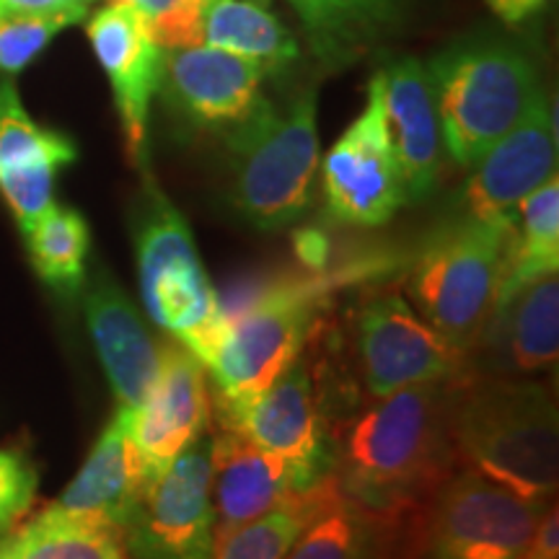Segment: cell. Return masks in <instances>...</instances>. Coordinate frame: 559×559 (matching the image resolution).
Listing matches in <instances>:
<instances>
[{
	"label": "cell",
	"instance_id": "6da1fadb",
	"mask_svg": "<svg viewBox=\"0 0 559 559\" xmlns=\"http://www.w3.org/2000/svg\"><path fill=\"white\" fill-rule=\"evenodd\" d=\"M456 381V379H453ZM451 381L419 383L332 423V469L342 492L379 513H407L456 469Z\"/></svg>",
	"mask_w": 559,
	"mask_h": 559
},
{
	"label": "cell",
	"instance_id": "7a4b0ae2",
	"mask_svg": "<svg viewBox=\"0 0 559 559\" xmlns=\"http://www.w3.org/2000/svg\"><path fill=\"white\" fill-rule=\"evenodd\" d=\"M449 428L459 466L526 500H555L559 417L547 383L461 376L451 381Z\"/></svg>",
	"mask_w": 559,
	"mask_h": 559
},
{
	"label": "cell",
	"instance_id": "3957f363",
	"mask_svg": "<svg viewBox=\"0 0 559 559\" xmlns=\"http://www.w3.org/2000/svg\"><path fill=\"white\" fill-rule=\"evenodd\" d=\"M230 202L254 228L296 223L311 205L321 169L317 88H306L285 109L264 99L247 122L226 132Z\"/></svg>",
	"mask_w": 559,
	"mask_h": 559
},
{
	"label": "cell",
	"instance_id": "277c9868",
	"mask_svg": "<svg viewBox=\"0 0 559 559\" xmlns=\"http://www.w3.org/2000/svg\"><path fill=\"white\" fill-rule=\"evenodd\" d=\"M319 298V285L300 280L272 283L239 309H223L226 330L205 366L210 409L223 430L298 360L317 330Z\"/></svg>",
	"mask_w": 559,
	"mask_h": 559
},
{
	"label": "cell",
	"instance_id": "5b68a950",
	"mask_svg": "<svg viewBox=\"0 0 559 559\" xmlns=\"http://www.w3.org/2000/svg\"><path fill=\"white\" fill-rule=\"evenodd\" d=\"M510 228L456 215L432 230L409 267V304L464 358L492 311Z\"/></svg>",
	"mask_w": 559,
	"mask_h": 559
},
{
	"label": "cell",
	"instance_id": "8992f818",
	"mask_svg": "<svg viewBox=\"0 0 559 559\" xmlns=\"http://www.w3.org/2000/svg\"><path fill=\"white\" fill-rule=\"evenodd\" d=\"M445 153L472 169L519 124L544 86L526 55L506 45H472L428 66Z\"/></svg>",
	"mask_w": 559,
	"mask_h": 559
},
{
	"label": "cell",
	"instance_id": "52a82bcc",
	"mask_svg": "<svg viewBox=\"0 0 559 559\" xmlns=\"http://www.w3.org/2000/svg\"><path fill=\"white\" fill-rule=\"evenodd\" d=\"M140 298L151 321L207 366L226 330L223 304L194 247L190 223L156 185L138 218Z\"/></svg>",
	"mask_w": 559,
	"mask_h": 559
},
{
	"label": "cell",
	"instance_id": "ba28073f",
	"mask_svg": "<svg viewBox=\"0 0 559 559\" xmlns=\"http://www.w3.org/2000/svg\"><path fill=\"white\" fill-rule=\"evenodd\" d=\"M549 502L456 466L412 513L409 559H519Z\"/></svg>",
	"mask_w": 559,
	"mask_h": 559
},
{
	"label": "cell",
	"instance_id": "9c48e42d",
	"mask_svg": "<svg viewBox=\"0 0 559 559\" xmlns=\"http://www.w3.org/2000/svg\"><path fill=\"white\" fill-rule=\"evenodd\" d=\"M353 347L360 381L373 400L419 383L466 376L464 355L396 290L373 293L358 306Z\"/></svg>",
	"mask_w": 559,
	"mask_h": 559
},
{
	"label": "cell",
	"instance_id": "30bf717a",
	"mask_svg": "<svg viewBox=\"0 0 559 559\" xmlns=\"http://www.w3.org/2000/svg\"><path fill=\"white\" fill-rule=\"evenodd\" d=\"M215 513L210 500V438L156 474L124 526L132 559H213Z\"/></svg>",
	"mask_w": 559,
	"mask_h": 559
},
{
	"label": "cell",
	"instance_id": "8fae6325",
	"mask_svg": "<svg viewBox=\"0 0 559 559\" xmlns=\"http://www.w3.org/2000/svg\"><path fill=\"white\" fill-rule=\"evenodd\" d=\"M321 177L332 218L347 226H383L409 202L383 122L379 73L370 79L366 111L326 153Z\"/></svg>",
	"mask_w": 559,
	"mask_h": 559
},
{
	"label": "cell",
	"instance_id": "7c38bea8",
	"mask_svg": "<svg viewBox=\"0 0 559 559\" xmlns=\"http://www.w3.org/2000/svg\"><path fill=\"white\" fill-rule=\"evenodd\" d=\"M309 360L285 370L260 400L236 417L228 430L241 432L275 453L296 472L300 487L311 489L332 469V419Z\"/></svg>",
	"mask_w": 559,
	"mask_h": 559
},
{
	"label": "cell",
	"instance_id": "4fadbf2b",
	"mask_svg": "<svg viewBox=\"0 0 559 559\" xmlns=\"http://www.w3.org/2000/svg\"><path fill=\"white\" fill-rule=\"evenodd\" d=\"M557 174V124L542 91L519 124L472 166L461 192V218L513 223L515 210L536 187Z\"/></svg>",
	"mask_w": 559,
	"mask_h": 559
},
{
	"label": "cell",
	"instance_id": "5bb4252c",
	"mask_svg": "<svg viewBox=\"0 0 559 559\" xmlns=\"http://www.w3.org/2000/svg\"><path fill=\"white\" fill-rule=\"evenodd\" d=\"M559 277L528 280L492 306L477 345L466 355V373L531 379L557 366Z\"/></svg>",
	"mask_w": 559,
	"mask_h": 559
},
{
	"label": "cell",
	"instance_id": "9a60e30c",
	"mask_svg": "<svg viewBox=\"0 0 559 559\" xmlns=\"http://www.w3.org/2000/svg\"><path fill=\"white\" fill-rule=\"evenodd\" d=\"M88 39L107 73L122 120L124 148L132 164L143 166L153 96L164 83L166 50L130 3H109L88 19Z\"/></svg>",
	"mask_w": 559,
	"mask_h": 559
},
{
	"label": "cell",
	"instance_id": "2e32d148",
	"mask_svg": "<svg viewBox=\"0 0 559 559\" xmlns=\"http://www.w3.org/2000/svg\"><path fill=\"white\" fill-rule=\"evenodd\" d=\"M210 415L207 370L185 345L166 342L148 396L130 409V432L140 459L156 477L205 436Z\"/></svg>",
	"mask_w": 559,
	"mask_h": 559
},
{
	"label": "cell",
	"instance_id": "e0dca14e",
	"mask_svg": "<svg viewBox=\"0 0 559 559\" xmlns=\"http://www.w3.org/2000/svg\"><path fill=\"white\" fill-rule=\"evenodd\" d=\"M264 79L254 62L198 45L166 52L160 86H166L171 107L194 128L228 132L260 109Z\"/></svg>",
	"mask_w": 559,
	"mask_h": 559
},
{
	"label": "cell",
	"instance_id": "ac0fdd59",
	"mask_svg": "<svg viewBox=\"0 0 559 559\" xmlns=\"http://www.w3.org/2000/svg\"><path fill=\"white\" fill-rule=\"evenodd\" d=\"M298 492H304V487L296 472L275 453L264 451L236 430L210 436V500L215 513V544H221L236 528L262 519Z\"/></svg>",
	"mask_w": 559,
	"mask_h": 559
},
{
	"label": "cell",
	"instance_id": "d6986e66",
	"mask_svg": "<svg viewBox=\"0 0 559 559\" xmlns=\"http://www.w3.org/2000/svg\"><path fill=\"white\" fill-rule=\"evenodd\" d=\"M379 75L383 122L407 200H425L438 187L445 156L428 66L402 58Z\"/></svg>",
	"mask_w": 559,
	"mask_h": 559
},
{
	"label": "cell",
	"instance_id": "ffe728a7",
	"mask_svg": "<svg viewBox=\"0 0 559 559\" xmlns=\"http://www.w3.org/2000/svg\"><path fill=\"white\" fill-rule=\"evenodd\" d=\"M415 510H370L349 500L332 474H326L319 481L317 506L285 559H409Z\"/></svg>",
	"mask_w": 559,
	"mask_h": 559
},
{
	"label": "cell",
	"instance_id": "44dd1931",
	"mask_svg": "<svg viewBox=\"0 0 559 559\" xmlns=\"http://www.w3.org/2000/svg\"><path fill=\"white\" fill-rule=\"evenodd\" d=\"M96 355L120 407L135 409L148 396L160 366V347L143 313L115 280L99 275L83 298Z\"/></svg>",
	"mask_w": 559,
	"mask_h": 559
},
{
	"label": "cell",
	"instance_id": "7402d4cb",
	"mask_svg": "<svg viewBox=\"0 0 559 559\" xmlns=\"http://www.w3.org/2000/svg\"><path fill=\"white\" fill-rule=\"evenodd\" d=\"M151 479L132 440L130 407H117L88 459L52 508L124 531Z\"/></svg>",
	"mask_w": 559,
	"mask_h": 559
},
{
	"label": "cell",
	"instance_id": "603a6c76",
	"mask_svg": "<svg viewBox=\"0 0 559 559\" xmlns=\"http://www.w3.org/2000/svg\"><path fill=\"white\" fill-rule=\"evenodd\" d=\"M202 45L239 55L264 75L283 73L300 55L296 37L272 11L270 0H215L205 16Z\"/></svg>",
	"mask_w": 559,
	"mask_h": 559
},
{
	"label": "cell",
	"instance_id": "cb8c5ba5",
	"mask_svg": "<svg viewBox=\"0 0 559 559\" xmlns=\"http://www.w3.org/2000/svg\"><path fill=\"white\" fill-rule=\"evenodd\" d=\"M0 559H128V549L117 526L47 506L0 539Z\"/></svg>",
	"mask_w": 559,
	"mask_h": 559
},
{
	"label": "cell",
	"instance_id": "d4e9b609",
	"mask_svg": "<svg viewBox=\"0 0 559 559\" xmlns=\"http://www.w3.org/2000/svg\"><path fill=\"white\" fill-rule=\"evenodd\" d=\"M313 52L326 62L360 55L396 21L400 0H288Z\"/></svg>",
	"mask_w": 559,
	"mask_h": 559
},
{
	"label": "cell",
	"instance_id": "484cf974",
	"mask_svg": "<svg viewBox=\"0 0 559 559\" xmlns=\"http://www.w3.org/2000/svg\"><path fill=\"white\" fill-rule=\"evenodd\" d=\"M559 267V179L557 174L536 187L515 210L506 262H502L495 304L528 280ZM492 304V306H495Z\"/></svg>",
	"mask_w": 559,
	"mask_h": 559
},
{
	"label": "cell",
	"instance_id": "4316f807",
	"mask_svg": "<svg viewBox=\"0 0 559 559\" xmlns=\"http://www.w3.org/2000/svg\"><path fill=\"white\" fill-rule=\"evenodd\" d=\"M29 262L47 288L75 296L86 283L91 251L88 223L79 210L52 205L29 230H24Z\"/></svg>",
	"mask_w": 559,
	"mask_h": 559
},
{
	"label": "cell",
	"instance_id": "83f0119b",
	"mask_svg": "<svg viewBox=\"0 0 559 559\" xmlns=\"http://www.w3.org/2000/svg\"><path fill=\"white\" fill-rule=\"evenodd\" d=\"M75 158L79 148L73 140L34 122L21 104L16 83H0V177L34 169L60 171Z\"/></svg>",
	"mask_w": 559,
	"mask_h": 559
},
{
	"label": "cell",
	"instance_id": "f1b7e54d",
	"mask_svg": "<svg viewBox=\"0 0 559 559\" xmlns=\"http://www.w3.org/2000/svg\"><path fill=\"white\" fill-rule=\"evenodd\" d=\"M319 500V481L215 544L213 559H285Z\"/></svg>",
	"mask_w": 559,
	"mask_h": 559
},
{
	"label": "cell",
	"instance_id": "f546056e",
	"mask_svg": "<svg viewBox=\"0 0 559 559\" xmlns=\"http://www.w3.org/2000/svg\"><path fill=\"white\" fill-rule=\"evenodd\" d=\"M88 16L86 9L55 13H3L0 16V70L16 75L32 66L62 29Z\"/></svg>",
	"mask_w": 559,
	"mask_h": 559
},
{
	"label": "cell",
	"instance_id": "4dcf8cb0",
	"mask_svg": "<svg viewBox=\"0 0 559 559\" xmlns=\"http://www.w3.org/2000/svg\"><path fill=\"white\" fill-rule=\"evenodd\" d=\"M215 0H130L158 47L185 50L202 45L205 16Z\"/></svg>",
	"mask_w": 559,
	"mask_h": 559
},
{
	"label": "cell",
	"instance_id": "1f68e13d",
	"mask_svg": "<svg viewBox=\"0 0 559 559\" xmlns=\"http://www.w3.org/2000/svg\"><path fill=\"white\" fill-rule=\"evenodd\" d=\"M39 474L24 453L0 445V539L16 528L37 498Z\"/></svg>",
	"mask_w": 559,
	"mask_h": 559
},
{
	"label": "cell",
	"instance_id": "d6a6232c",
	"mask_svg": "<svg viewBox=\"0 0 559 559\" xmlns=\"http://www.w3.org/2000/svg\"><path fill=\"white\" fill-rule=\"evenodd\" d=\"M55 169H34L0 177V194L11 207L21 234L29 230L55 205Z\"/></svg>",
	"mask_w": 559,
	"mask_h": 559
},
{
	"label": "cell",
	"instance_id": "836d02e7",
	"mask_svg": "<svg viewBox=\"0 0 559 559\" xmlns=\"http://www.w3.org/2000/svg\"><path fill=\"white\" fill-rule=\"evenodd\" d=\"M559 557V513L557 502L551 500L549 508L544 510L539 526H536L534 536L521 551L519 559H557Z\"/></svg>",
	"mask_w": 559,
	"mask_h": 559
},
{
	"label": "cell",
	"instance_id": "e575fe53",
	"mask_svg": "<svg viewBox=\"0 0 559 559\" xmlns=\"http://www.w3.org/2000/svg\"><path fill=\"white\" fill-rule=\"evenodd\" d=\"M94 0H0V16L3 13H55L70 9H86Z\"/></svg>",
	"mask_w": 559,
	"mask_h": 559
},
{
	"label": "cell",
	"instance_id": "d590c367",
	"mask_svg": "<svg viewBox=\"0 0 559 559\" xmlns=\"http://www.w3.org/2000/svg\"><path fill=\"white\" fill-rule=\"evenodd\" d=\"M485 3L492 9L495 16H500L508 24H521L534 16L536 11H542L549 0H485Z\"/></svg>",
	"mask_w": 559,
	"mask_h": 559
},
{
	"label": "cell",
	"instance_id": "8d00e7d4",
	"mask_svg": "<svg viewBox=\"0 0 559 559\" xmlns=\"http://www.w3.org/2000/svg\"><path fill=\"white\" fill-rule=\"evenodd\" d=\"M111 3H130V0H111Z\"/></svg>",
	"mask_w": 559,
	"mask_h": 559
}]
</instances>
